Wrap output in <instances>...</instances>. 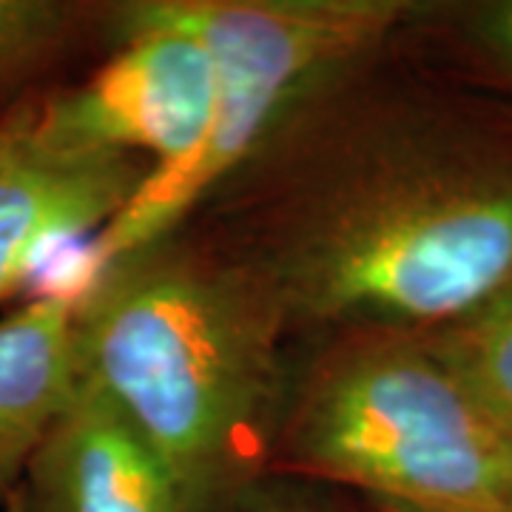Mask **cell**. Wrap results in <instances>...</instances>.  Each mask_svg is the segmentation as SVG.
Wrapping results in <instances>:
<instances>
[{
    "label": "cell",
    "instance_id": "6",
    "mask_svg": "<svg viewBox=\"0 0 512 512\" xmlns=\"http://www.w3.org/2000/svg\"><path fill=\"white\" fill-rule=\"evenodd\" d=\"M148 174L143 157L57 146L40 126V103L9 111L0 120V299L52 248L97 237Z\"/></svg>",
    "mask_w": 512,
    "mask_h": 512
},
{
    "label": "cell",
    "instance_id": "3",
    "mask_svg": "<svg viewBox=\"0 0 512 512\" xmlns=\"http://www.w3.org/2000/svg\"><path fill=\"white\" fill-rule=\"evenodd\" d=\"M305 476L413 512H512V439L424 333L370 330L330 356L293 410Z\"/></svg>",
    "mask_w": 512,
    "mask_h": 512
},
{
    "label": "cell",
    "instance_id": "5",
    "mask_svg": "<svg viewBox=\"0 0 512 512\" xmlns=\"http://www.w3.org/2000/svg\"><path fill=\"white\" fill-rule=\"evenodd\" d=\"M120 49L66 92L40 100V126L57 146L131 154L151 174L185 163L211 123L217 74L208 46L183 26L117 9Z\"/></svg>",
    "mask_w": 512,
    "mask_h": 512
},
{
    "label": "cell",
    "instance_id": "14",
    "mask_svg": "<svg viewBox=\"0 0 512 512\" xmlns=\"http://www.w3.org/2000/svg\"><path fill=\"white\" fill-rule=\"evenodd\" d=\"M0 512H29V507H26V498H23V493H15L3 507H0Z\"/></svg>",
    "mask_w": 512,
    "mask_h": 512
},
{
    "label": "cell",
    "instance_id": "10",
    "mask_svg": "<svg viewBox=\"0 0 512 512\" xmlns=\"http://www.w3.org/2000/svg\"><path fill=\"white\" fill-rule=\"evenodd\" d=\"M72 20V3L0 0V83L52 55L69 35Z\"/></svg>",
    "mask_w": 512,
    "mask_h": 512
},
{
    "label": "cell",
    "instance_id": "11",
    "mask_svg": "<svg viewBox=\"0 0 512 512\" xmlns=\"http://www.w3.org/2000/svg\"><path fill=\"white\" fill-rule=\"evenodd\" d=\"M220 512H342L328 501L311 493H299L288 487H274L268 481H251Z\"/></svg>",
    "mask_w": 512,
    "mask_h": 512
},
{
    "label": "cell",
    "instance_id": "8",
    "mask_svg": "<svg viewBox=\"0 0 512 512\" xmlns=\"http://www.w3.org/2000/svg\"><path fill=\"white\" fill-rule=\"evenodd\" d=\"M80 291L43 293L0 319V507L83 384Z\"/></svg>",
    "mask_w": 512,
    "mask_h": 512
},
{
    "label": "cell",
    "instance_id": "12",
    "mask_svg": "<svg viewBox=\"0 0 512 512\" xmlns=\"http://www.w3.org/2000/svg\"><path fill=\"white\" fill-rule=\"evenodd\" d=\"M481 43L498 57L507 69H512V0L493 3L478 23Z\"/></svg>",
    "mask_w": 512,
    "mask_h": 512
},
{
    "label": "cell",
    "instance_id": "7",
    "mask_svg": "<svg viewBox=\"0 0 512 512\" xmlns=\"http://www.w3.org/2000/svg\"><path fill=\"white\" fill-rule=\"evenodd\" d=\"M20 493L29 512H191L160 456L86 373Z\"/></svg>",
    "mask_w": 512,
    "mask_h": 512
},
{
    "label": "cell",
    "instance_id": "13",
    "mask_svg": "<svg viewBox=\"0 0 512 512\" xmlns=\"http://www.w3.org/2000/svg\"><path fill=\"white\" fill-rule=\"evenodd\" d=\"M362 512H413V510H404V507L387 504V501H370V498H365V510Z\"/></svg>",
    "mask_w": 512,
    "mask_h": 512
},
{
    "label": "cell",
    "instance_id": "1",
    "mask_svg": "<svg viewBox=\"0 0 512 512\" xmlns=\"http://www.w3.org/2000/svg\"><path fill=\"white\" fill-rule=\"evenodd\" d=\"M285 313L265 274L168 239L83 279V373L160 456L191 512H220L256 481L282 393Z\"/></svg>",
    "mask_w": 512,
    "mask_h": 512
},
{
    "label": "cell",
    "instance_id": "4",
    "mask_svg": "<svg viewBox=\"0 0 512 512\" xmlns=\"http://www.w3.org/2000/svg\"><path fill=\"white\" fill-rule=\"evenodd\" d=\"M137 9L208 46L214 111L200 148L177 168L148 174L94 237L89 274L165 242L299 103L376 49L410 12L402 0H143Z\"/></svg>",
    "mask_w": 512,
    "mask_h": 512
},
{
    "label": "cell",
    "instance_id": "2",
    "mask_svg": "<svg viewBox=\"0 0 512 512\" xmlns=\"http://www.w3.org/2000/svg\"><path fill=\"white\" fill-rule=\"evenodd\" d=\"M265 276L308 319L441 328L512 285V160L396 148L313 200Z\"/></svg>",
    "mask_w": 512,
    "mask_h": 512
},
{
    "label": "cell",
    "instance_id": "9",
    "mask_svg": "<svg viewBox=\"0 0 512 512\" xmlns=\"http://www.w3.org/2000/svg\"><path fill=\"white\" fill-rule=\"evenodd\" d=\"M424 339L512 439V285Z\"/></svg>",
    "mask_w": 512,
    "mask_h": 512
}]
</instances>
